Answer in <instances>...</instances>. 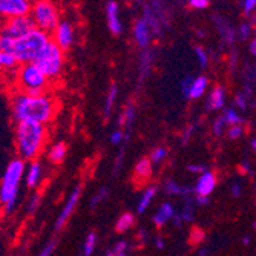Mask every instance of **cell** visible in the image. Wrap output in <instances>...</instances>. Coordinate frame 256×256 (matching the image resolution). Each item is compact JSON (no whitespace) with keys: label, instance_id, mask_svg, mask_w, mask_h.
I'll return each instance as SVG.
<instances>
[{"label":"cell","instance_id":"5bb4252c","mask_svg":"<svg viewBox=\"0 0 256 256\" xmlns=\"http://www.w3.org/2000/svg\"><path fill=\"white\" fill-rule=\"evenodd\" d=\"M134 36H135V40L136 43L142 46V48H146L150 42V28L148 26V23L144 20H138L135 23V28H134Z\"/></svg>","mask_w":256,"mask_h":256},{"label":"cell","instance_id":"44dd1931","mask_svg":"<svg viewBox=\"0 0 256 256\" xmlns=\"http://www.w3.org/2000/svg\"><path fill=\"white\" fill-rule=\"evenodd\" d=\"M155 194H156V188H155V186H150V188H148L144 190L142 200H140V202H138V208H136L138 214H143L146 208L149 207V204H150L152 198L155 196Z\"/></svg>","mask_w":256,"mask_h":256},{"label":"cell","instance_id":"9a60e30c","mask_svg":"<svg viewBox=\"0 0 256 256\" xmlns=\"http://www.w3.org/2000/svg\"><path fill=\"white\" fill-rule=\"evenodd\" d=\"M172 218H174V206L170 202H164V204H161V207L158 208V212L154 215V222L158 227H161Z\"/></svg>","mask_w":256,"mask_h":256},{"label":"cell","instance_id":"c3c4849f","mask_svg":"<svg viewBox=\"0 0 256 256\" xmlns=\"http://www.w3.org/2000/svg\"><path fill=\"white\" fill-rule=\"evenodd\" d=\"M232 194H234V196H240V194H241V186H240V182H234V184H232Z\"/></svg>","mask_w":256,"mask_h":256},{"label":"cell","instance_id":"4dcf8cb0","mask_svg":"<svg viewBox=\"0 0 256 256\" xmlns=\"http://www.w3.org/2000/svg\"><path fill=\"white\" fill-rule=\"evenodd\" d=\"M0 63H2L4 68H14L17 66L18 60L16 58L14 54H5V52H0Z\"/></svg>","mask_w":256,"mask_h":256},{"label":"cell","instance_id":"ba28073f","mask_svg":"<svg viewBox=\"0 0 256 256\" xmlns=\"http://www.w3.org/2000/svg\"><path fill=\"white\" fill-rule=\"evenodd\" d=\"M36 22L34 17L25 16V17H14L6 22V25L2 31V36H8L14 40H18L22 37L28 36L31 31L36 30Z\"/></svg>","mask_w":256,"mask_h":256},{"label":"cell","instance_id":"ffe728a7","mask_svg":"<svg viewBox=\"0 0 256 256\" xmlns=\"http://www.w3.org/2000/svg\"><path fill=\"white\" fill-rule=\"evenodd\" d=\"M207 84H208V80L207 77H198L195 78V83L192 86V90H190V94H189V98H200L206 89H207Z\"/></svg>","mask_w":256,"mask_h":256},{"label":"cell","instance_id":"816d5d0a","mask_svg":"<svg viewBox=\"0 0 256 256\" xmlns=\"http://www.w3.org/2000/svg\"><path fill=\"white\" fill-rule=\"evenodd\" d=\"M250 52H252L253 56H256V38L252 40V43H250Z\"/></svg>","mask_w":256,"mask_h":256},{"label":"cell","instance_id":"4fadbf2b","mask_svg":"<svg viewBox=\"0 0 256 256\" xmlns=\"http://www.w3.org/2000/svg\"><path fill=\"white\" fill-rule=\"evenodd\" d=\"M106 17H108V26H109L110 32L115 36L122 34L123 28H122L120 18H118V8L115 2H109L106 5Z\"/></svg>","mask_w":256,"mask_h":256},{"label":"cell","instance_id":"30bf717a","mask_svg":"<svg viewBox=\"0 0 256 256\" xmlns=\"http://www.w3.org/2000/svg\"><path fill=\"white\" fill-rule=\"evenodd\" d=\"M54 42L60 46L62 50L71 48L74 42V31L69 22H60V25L54 31Z\"/></svg>","mask_w":256,"mask_h":256},{"label":"cell","instance_id":"836d02e7","mask_svg":"<svg viewBox=\"0 0 256 256\" xmlns=\"http://www.w3.org/2000/svg\"><path fill=\"white\" fill-rule=\"evenodd\" d=\"M195 80L192 77H188V78H184L181 82V90H182V94L189 98V94H190V90H192V86H194Z\"/></svg>","mask_w":256,"mask_h":256},{"label":"cell","instance_id":"4316f807","mask_svg":"<svg viewBox=\"0 0 256 256\" xmlns=\"http://www.w3.org/2000/svg\"><path fill=\"white\" fill-rule=\"evenodd\" d=\"M14 44H16L14 38L8 36H2V38H0V51L5 54H14Z\"/></svg>","mask_w":256,"mask_h":256},{"label":"cell","instance_id":"52a82bcc","mask_svg":"<svg viewBox=\"0 0 256 256\" xmlns=\"http://www.w3.org/2000/svg\"><path fill=\"white\" fill-rule=\"evenodd\" d=\"M32 16L34 22L38 30L48 32V31H56L58 23V11L54 4L46 2V0H38L32 5Z\"/></svg>","mask_w":256,"mask_h":256},{"label":"cell","instance_id":"7dc6e473","mask_svg":"<svg viewBox=\"0 0 256 256\" xmlns=\"http://www.w3.org/2000/svg\"><path fill=\"white\" fill-rule=\"evenodd\" d=\"M126 247H128V244H126L124 241H122V242H118V244H117V247H115L112 252H114L115 254H123V253H124V250H126Z\"/></svg>","mask_w":256,"mask_h":256},{"label":"cell","instance_id":"e575fe53","mask_svg":"<svg viewBox=\"0 0 256 256\" xmlns=\"http://www.w3.org/2000/svg\"><path fill=\"white\" fill-rule=\"evenodd\" d=\"M166 155H168V149H166V148H156V149L152 152V155H150V156H152L150 161H152V162H160Z\"/></svg>","mask_w":256,"mask_h":256},{"label":"cell","instance_id":"f5cc1de1","mask_svg":"<svg viewBox=\"0 0 256 256\" xmlns=\"http://www.w3.org/2000/svg\"><path fill=\"white\" fill-rule=\"evenodd\" d=\"M241 172H248V164H247V162H244V164H241V169H240Z\"/></svg>","mask_w":256,"mask_h":256},{"label":"cell","instance_id":"74e56055","mask_svg":"<svg viewBox=\"0 0 256 256\" xmlns=\"http://www.w3.org/2000/svg\"><path fill=\"white\" fill-rule=\"evenodd\" d=\"M242 8H244V14L250 16V12L256 8V0H246L242 4Z\"/></svg>","mask_w":256,"mask_h":256},{"label":"cell","instance_id":"3957f363","mask_svg":"<svg viewBox=\"0 0 256 256\" xmlns=\"http://www.w3.org/2000/svg\"><path fill=\"white\" fill-rule=\"evenodd\" d=\"M50 42L51 40L48 37V32L36 28L28 36L16 40L14 56L18 60V63H23V64L36 63Z\"/></svg>","mask_w":256,"mask_h":256},{"label":"cell","instance_id":"11a10c76","mask_svg":"<svg viewBox=\"0 0 256 256\" xmlns=\"http://www.w3.org/2000/svg\"><path fill=\"white\" fill-rule=\"evenodd\" d=\"M252 148L253 150H256V140H252Z\"/></svg>","mask_w":256,"mask_h":256},{"label":"cell","instance_id":"f1b7e54d","mask_svg":"<svg viewBox=\"0 0 256 256\" xmlns=\"http://www.w3.org/2000/svg\"><path fill=\"white\" fill-rule=\"evenodd\" d=\"M134 117H135V109H134V106L129 104V106L124 109L123 115L120 117V124H126L128 128H130V124H132V122H134Z\"/></svg>","mask_w":256,"mask_h":256},{"label":"cell","instance_id":"603a6c76","mask_svg":"<svg viewBox=\"0 0 256 256\" xmlns=\"http://www.w3.org/2000/svg\"><path fill=\"white\" fill-rule=\"evenodd\" d=\"M135 222V218L132 214H124L120 216V220L117 221V224H115V230L118 232V234H123V232L129 230Z\"/></svg>","mask_w":256,"mask_h":256},{"label":"cell","instance_id":"5b68a950","mask_svg":"<svg viewBox=\"0 0 256 256\" xmlns=\"http://www.w3.org/2000/svg\"><path fill=\"white\" fill-rule=\"evenodd\" d=\"M18 86L23 89V94L38 97L43 96V90L48 86V77L36 63L22 64L17 72Z\"/></svg>","mask_w":256,"mask_h":256},{"label":"cell","instance_id":"277c9868","mask_svg":"<svg viewBox=\"0 0 256 256\" xmlns=\"http://www.w3.org/2000/svg\"><path fill=\"white\" fill-rule=\"evenodd\" d=\"M25 172V162L22 158L12 160L4 175L2 188H0V201L5 204L6 212H12L17 200V189L18 181L22 180V175Z\"/></svg>","mask_w":256,"mask_h":256},{"label":"cell","instance_id":"9f6ffc18","mask_svg":"<svg viewBox=\"0 0 256 256\" xmlns=\"http://www.w3.org/2000/svg\"><path fill=\"white\" fill-rule=\"evenodd\" d=\"M248 241H250V238H248V236H246V238H244V240H242V242H244V244H246V246H247V244H248Z\"/></svg>","mask_w":256,"mask_h":256},{"label":"cell","instance_id":"60d3db41","mask_svg":"<svg viewBox=\"0 0 256 256\" xmlns=\"http://www.w3.org/2000/svg\"><path fill=\"white\" fill-rule=\"evenodd\" d=\"M122 142H123V132H120V130L112 132V135H110V143L112 144H120Z\"/></svg>","mask_w":256,"mask_h":256},{"label":"cell","instance_id":"8992f818","mask_svg":"<svg viewBox=\"0 0 256 256\" xmlns=\"http://www.w3.org/2000/svg\"><path fill=\"white\" fill-rule=\"evenodd\" d=\"M63 62V50L54 40H51L42 52V56L38 57V60L36 62V64L48 78H56L62 72Z\"/></svg>","mask_w":256,"mask_h":256},{"label":"cell","instance_id":"ee69618b","mask_svg":"<svg viewBox=\"0 0 256 256\" xmlns=\"http://www.w3.org/2000/svg\"><path fill=\"white\" fill-rule=\"evenodd\" d=\"M189 5H190L192 8H207L210 4H208L207 0H190Z\"/></svg>","mask_w":256,"mask_h":256},{"label":"cell","instance_id":"8fae6325","mask_svg":"<svg viewBox=\"0 0 256 256\" xmlns=\"http://www.w3.org/2000/svg\"><path fill=\"white\" fill-rule=\"evenodd\" d=\"M80 190H82V188H76L74 192L71 194V196H69V200L66 201V206L63 207V210H62V214H60V216H58V220L56 222V230H60L63 227V224L68 221V218L71 216V214L74 212L76 204H77V201L80 198Z\"/></svg>","mask_w":256,"mask_h":256},{"label":"cell","instance_id":"d4e9b609","mask_svg":"<svg viewBox=\"0 0 256 256\" xmlns=\"http://www.w3.org/2000/svg\"><path fill=\"white\" fill-rule=\"evenodd\" d=\"M96 244H97V234H96V232H90V234L88 235V238H86L84 246H83L84 256H90L92 254V252H94V248H96Z\"/></svg>","mask_w":256,"mask_h":256},{"label":"cell","instance_id":"7402d4cb","mask_svg":"<svg viewBox=\"0 0 256 256\" xmlns=\"http://www.w3.org/2000/svg\"><path fill=\"white\" fill-rule=\"evenodd\" d=\"M40 174H42V168L37 161H34L31 168H30V172H28V178H26V184L28 188H36L38 180H40Z\"/></svg>","mask_w":256,"mask_h":256},{"label":"cell","instance_id":"7bdbcfd3","mask_svg":"<svg viewBox=\"0 0 256 256\" xmlns=\"http://www.w3.org/2000/svg\"><path fill=\"white\" fill-rule=\"evenodd\" d=\"M246 97H248V96H246V94H238V96H236V98H235V103H236V106H238V108H241V109H247V102H246Z\"/></svg>","mask_w":256,"mask_h":256},{"label":"cell","instance_id":"d6a6232c","mask_svg":"<svg viewBox=\"0 0 256 256\" xmlns=\"http://www.w3.org/2000/svg\"><path fill=\"white\" fill-rule=\"evenodd\" d=\"M195 54H196V57H198L200 64H201L202 68H206V66L208 64V56H207L206 50L201 48V46H195Z\"/></svg>","mask_w":256,"mask_h":256},{"label":"cell","instance_id":"f907efd6","mask_svg":"<svg viewBox=\"0 0 256 256\" xmlns=\"http://www.w3.org/2000/svg\"><path fill=\"white\" fill-rule=\"evenodd\" d=\"M195 201H196L198 204L204 206V204H207V202H208V196H201V195H196Z\"/></svg>","mask_w":256,"mask_h":256},{"label":"cell","instance_id":"d590c367","mask_svg":"<svg viewBox=\"0 0 256 256\" xmlns=\"http://www.w3.org/2000/svg\"><path fill=\"white\" fill-rule=\"evenodd\" d=\"M227 123H226V120H224V117H220L216 122H215V124H214V132H215V135L216 136H220L221 134H222V129H224V126H226Z\"/></svg>","mask_w":256,"mask_h":256},{"label":"cell","instance_id":"8d00e7d4","mask_svg":"<svg viewBox=\"0 0 256 256\" xmlns=\"http://www.w3.org/2000/svg\"><path fill=\"white\" fill-rule=\"evenodd\" d=\"M242 135V128L241 126H232L228 129V138L230 140H236Z\"/></svg>","mask_w":256,"mask_h":256},{"label":"cell","instance_id":"d6986e66","mask_svg":"<svg viewBox=\"0 0 256 256\" xmlns=\"http://www.w3.org/2000/svg\"><path fill=\"white\" fill-rule=\"evenodd\" d=\"M64 156H66V144L64 143H57L50 150V161L54 162V164H60V162L64 160Z\"/></svg>","mask_w":256,"mask_h":256},{"label":"cell","instance_id":"ab89813d","mask_svg":"<svg viewBox=\"0 0 256 256\" xmlns=\"http://www.w3.org/2000/svg\"><path fill=\"white\" fill-rule=\"evenodd\" d=\"M250 32H252V26L248 25V23H242L241 28H240V36H241V38L246 40V38L250 36Z\"/></svg>","mask_w":256,"mask_h":256},{"label":"cell","instance_id":"681fc988","mask_svg":"<svg viewBox=\"0 0 256 256\" xmlns=\"http://www.w3.org/2000/svg\"><path fill=\"white\" fill-rule=\"evenodd\" d=\"M188 169H189L190 172H202V174H206V172H207L204 166H189Z\"/></svg>","mask_w":256,"mask_h":256},{"label":"cell","instance_id":"9c48e42d","mask_svg":"<svg viewBox=\"0 0 256 256\" xmlns=\"http://www.w3.org/2000/svg\"><path fill=\"white\" fill-rule=\"evenodd\" d=\"M30 11H32V5L28 0H2L0 2V12L10 18L25 17Z\"/></svg>","mask_w":256,"mask_h":256},{"label":"cell","instance_id":"6da1fadb","mask_svg":"<svg viewBox=\"0 0 256 256\" xmlns=\"http://www.w3.org/2000/svg\"><path fill=\"white\" fill-rule=\"evenodd\" d=\"M56 103L52 98L46 96H26L20 94L12 102V117L17 123L20 122H36L46 123L50 122L56 114Z\"/></svg>","mask_w":256,"mask_h":256},{"label":"cell","instance_id":"83f0119b","mask_svg":"<svg viewBox=\"0 0 256 256\" xmlns=\"http://www.w3.org/2000/svg\"><path fill=\"white\" fill-rule=\"evenodd\" d=\"M222 117H224L226 123L230 124V128H232V126H240V123H241V117L235 112V109H227V110L224 112Z\"/></svg>","mask_w":256,"mask_h":256},{"label":"cell","instance_id":"f6af8a7d","mask_svg":"<svg viewBox=\"0 0 256 256\" xmlns=\"http://www.w3.org/2000/svg\"><path fill=\"white\" fill-rule=\"evenodd\" d=\"M38 201H40V195H36V196L31 200L30 206H28V214H32V212H36V208H37V204H38Z\"/></svg>","mask_w":256,"mask_h":256},{"label":"cell","instance_id":"b9f144b4","mask_svg":"<svg viewBox=\"0 0 256 256\" xmlns=\"http://www.w3.org/2000/svg\"><path fill=\"white\" fill-rule=\"evenodd\" d=\"M54 248H56V241H51L48 246H46V247L40 252V254H38V256H51V254H52V252H54Z\"/></svg>","mask_w":256,"mask_h":256},{"label":"cell","instance_id":"ac0fdd59","mask_svg":"<svg viewBox=\"0 0 256 256\" xmlns=\"http://www.w3.org/2000/svg\"><path fill=\"white\" fill-rule=\"evenodd\" d=\"M152 174V162L148 158H142L135 166V176L140 180H148Z\"/></svg>","mask_w":256,"mask_h":256},{"label":"cell","instance_id":"2e32d148","mask_svg":"<svg viewBox=\"0 0 256 256\" xmlns=\"http://www.w3.org/2000/svg\"><path fill=\"white\" fill-rule=\"evenodd\" d=\"M144 22L148 23V26L150 28L152 34H160L161 32V23L162 22L160 20L155 10H150L148 5L144 6Z\"/></svg>","mask_w":256,"mask_h":256},{"label":"cell","instance_id":"bcb514c9","mask_svg":"<svg viewBox=\"0 0 256 256\" xmlns=\"http://www.w3.org/2000/svg\"><path fill=\"white\" fill-rule=\"evenodd\" d=\"M106 192H108L106 189H102V190L98 192V195H97V196H94V200H92V207H96V204H98V202H100L106 195H108Z\"/></svg>","mask_w":256,"mask_h":256},{"label":"cell","instance_id":"1f68e13d","mask_svg":"<svg viewBox=\"0 0 256 256\" xmlns=\"http://www.w3.org/2000/svg\"><path fill=\"white\" fill-rule=\"evenodd\" d=\"M150 62H152V54L146 51V54L143 56V64H142V72H140V78H138V82H140V83H142V82H143V77H144V76L148 74V71H149V68H150Z\"/></svg>","mask_w":256,"mask_h":256},{"label":"cell","instance_id":"f546056e","mask_svg":"<svg viewBox=\"0 0 256 256\" xmlns=\"http://www.w3.org/2000/svg\"><path fill=\"white\" fill-rule=\"evenodd\" d=\"M216 25H218V28H220V31H221V34H222V37L230 43V42H234V38H235V34H234V30H232L227 23H224L222 20L221 22H216Z\"/></svg>","mask_w":256,"mask_h":256},{"label":"cell","instance_id":"484cf974","mask_svg":"<svg viewBox=\"0 0 256 256\" xmlns=\"http://www.w3.org/2000/svg\"><path fill=\"white\" fill-rule=\"evenodd\" d=\"M115 97H117V84H112L110 89H109L108 98H106V104H104V115H106V117H109V115H110V110H112Z\"/></svg>","mask_w":256,"mask_h":256},{"label":"cell","instance_id":"7c38bea8","mask_svg":"<svg viewBox=\"0 0 256 256\" xmlns=\"http://www.w3.org/2000/svg\"><path fill=\"white\" fill-rule=\"evenodd\" d=\"M216 186V178L212 172H206L200 176L196 186H195V192L196 195H201V196H208Z\"/></svg>","mask_w":256,"mask_h":256},{"label":"cell","instance_id":"7a4b0ae2","mask_svg":"<svg viewBox=\"0 0 256 256\" xmlns=\"http://www.w3.org/2000/svg\"><path fill=\"white\" fill-rule=\"evenodd\" d=\"M46 129L42 123L20 122L16 128L17 152L23 160H34L43 148Z\"/></svg>","mask_w":256,"mask_h":256},{"label":"cell","instance_id":"e0dca14e","mask_svg":"<svg viewBox=\"0 0 256 256\" xmlns=\"http://www.w3.org/2000/svg\"><path fill=\"white\" fill-rule=\"evenodd\" d=\"M224 106V89L221 86L214 88V90L208 96V109H221Z\"/></svg>","mask_w":256,"mask_h":256},{"label":"cell","instance_id":"db71d44e","mask_svg":"<svg viewBox=\"0 0 256 256\" xmlns=\"http://www.w3.org/2000/svg\"><path fill=\"white\" fill-rule=\"evenodd\" d=\"M156 247H158V248H162V247H164V244H162V238H156Z\"/></svg>","mask_w":256,"mask_h":256},{"label":"cell","instance_id":"cb8c5ba5","mask_svg":"<svg viewBox=\"0 0 256 256\" xmlns=\"http://www.w3.org/2000/svg\"><path fill=\"white\" fill-rule=\"evenodd\" d=\"M164 189H166V192H168L169 195H180V194L186 195V194H190V192H192L189 188H182V186L176 184L174 180H169V181L166 182Z\"/></svg>","mask_w":256,"mask_h":256},{"label":"cell","instance_id":"f35d334b","mask_svg":"<svg viewBox=\"0 0 256 256\" xmlns=\"http://www.w3.org/2000/svg\"><path fill=\"white\" fill-rule=\"evenodd\" d=\"M181 218L186 220V221H192V218H194V208H192V206H186L184 207V212L181 214Z\"/></svg>","mask_w":256,"mask_h":256}]
</instances>
